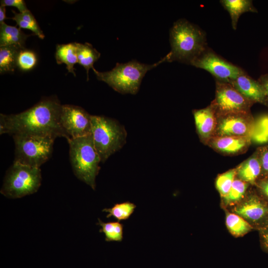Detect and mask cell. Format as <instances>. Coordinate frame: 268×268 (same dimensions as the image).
I'll use <instances>...</instances> for the list:
<instances>
[{
    "label": "cell",
    "instance_id": "1",
    "mask_svg": "<svg viewBox=\"0 0 268 268\" xmlns=\"http://www.w3.org/2000/svg\"><path fill=\"white\" fill-rule=\"evenodd\" d=\"M62 105L57 98L43 100L30 108L16 114L0 115V133L27 134L53 138H70L60 123Z\"/></svg>",
    "mask_w": 268,
    "mask_h": 268
},
{
    "label": "cell",
    "instance_id": "2",
    "mask_svg": "<svg viewBox=\"0 0 268 268\" xmlns=\"http://www.w3.org/2000/svg\"><path fill=\"white\" fill-rule=\"evenodd\" d=\"M171 50L165 57L166 62L177 61L190 64L205 50L204 33L185 19L175 22L170 30Z\"/></svg>",
    "mask_w": 268,
    "mask_h": 268
},
{
    "label": "cell",
    "instance_id": "3",
    "mask_svg": "<svg viewBox=\"0 0 268 268\" xmlns=\"http://www.w3.org/2000/svg\"><path fill=\"white\" fill-rule=\"evenodd\" d=\"M69 157L74 175L93 190L100 170V156L95 147L92 134L71 138L68 141Z\"/></svg>",
    "mask_w": 268,
    "mask_h": 268
},
{
    "label": "cell",
    "instance_id": "4",
    "mask_svg": "<svg viewBox=\"0 0 268 268\" xmlns=\"http://www.w3.org/2000/svg\"><path fill=\"white\" fill-rule=\"evenodd\" d=\"M166 62L165 57L152 65L133 60L124 64L117 63L112 70L100 72L93 70L98 80L105 82L115 91L123 94H136L141 80L149 70Z\"/></svg>",
    "mask_w": 268,
    "mask_h": 268
},
{
    "label": "cell",
    "instance_id": "5",
    "mask_svg": "<svg viewBox=\"0 0 268 268\" xmlns=\"http://www.w3.org/2000/svg\"><path fill=\"white\" fill-rule=\"evenodd\" d=\"M91 134L101 161L104 162L125 144L127 132L114 119L91 115Z\"/></svg>",
    "mask_w": 268,
    "mask_h": 268
},
{
    "label": "cell",
    "instance_id": "6",
    "mask_svg": "<svg viewBox=\"0 0 268 268\" xmlns=\"http://www.w3.org/2000/svg\"><path fill=\"white\" fill-rule=\"evenodd\" d=\"M15 144L13 162L39 167L51 156L55 138L27 134L13 135Z\"/></svg>",
    "mask_w": 268,
    "mask_h": 268
},
{
    "label": "cell",
    "instance_id": "7",
    "mask_svg": "<svg viewBox=\"0 0 268 268\" xmlns=\"http://www.w3.org/2000/svg\"><path fill=\"white\" fill-rule=\"evenodd\" d=\"M41 180L39 167L13 162L6 172L0 193L9 198H20L36 192Z\"/></svg>",
    "mask_w": 268,
    "mask_h": 268
},
{
    "label": "cell",
    "instance_id": "8",
    "mask_svg": "<svg viewBox=\"0 0 268 268\" xmlns=\"http://www.w3.org/2000/svg\"><path fill=\"white\" fill-rule=\"evenodd\" d=\"M230 83L216 80L215 98L212 102L216 115L231 113L250 112L254 104Z\"/></svg>",
    "mask_w": 268,
    "mask_h": 268
},
{
    "label": "cell",
    "instance_id": "9",
    "mask_svg": "<svg viewBox=\"0 0 268 268\" xmlns=\"http://www.w3.org/2000/svg\"><path fill=\"white\" fill-rule=\"evenodd\" d=\"M232 212L244 218L254 229L268 226V202L258 193L252 192L235 205Z\"/></svg>",
    "mask_w": 268,
    "mask_h": 268
},
{
    "label": "cell",
    "instance_id": "10",
    "mask_svg": "<svg viewBox=\"0 0 268 268\" xmlns=\"http://www.w3.org/2000/svg\"><path fill=\"white\" fill-rule=\"evenodd\" d=\"M190 64L208 71L217 80L229 83L245 73L238 67L225 61L215 53L206 50L193 60Z\"/></svg>",
    "mask_w": 268,
    "mask_h": 268
},
{
    "label": "cell",
    "instance_id": "11",
    "mask_svg": "<svg viewBox=\"0 0 268 268\" xmlns=\"http://www.w3.org/2000/svg\"><path fill=\"white\" fill-rule=\"evenodd\" d=\"M60 123L70 139L91 134V115L80 107L63 105Z\"/></svg>",
    "mask_w": 268,
    "mask_h": 268
},
{
    "label": "cell",
    "instance_id": "12",
    "mask_svg": "<svg viewBox=\"0 0 268 268\" xmlns=\"http://www.w3.org/2000/svg\"><path fill=\"white\" fill-rule=\"evenodd\" d=\"M254 120L250 112L231 113L217 115V124L213 136H248Z\"/></svg>",
    "mask_w": 268,
    "mask_h": 268
},
{
    "label": "cell",
    "instance_id": "13",
    "mask_svg": "<svg viewBox=\"0 0 268 268\" xmlns=\"http://www.w3.org/2000/svg\"><path fill=\"white\" fill-rule=\"evenodd\" d=\"M230 84L253 103H260L268 106V100L262 85L245 73L238 76Z\"/></svg>",
    "mask_w": 268,
    "mask_h": 268
},
{
    "label": "cell",
    "instance_id": "14",
    "mask_svg": "<svg viewBox=\"0 0 268 268\" xmlns=\"http://www.w3.org/2000/svg\"><path fill=\"white\" fill-rule=\"evenodd\" d=\"M251 142L248 136H213L206 143L220 153L234 155L246 151Z\"/></svg>",
    "mask_w": 268,
    "mask_h": 268
},
{
    "label": "cell",
    "instance_id": "15",
    "mask_svg": "<svg viewBox=\"0 0 268 268\" xmlns=\"http://www.w3.org/2000/svg\"><path fill=\"white\" fill-rule=\"evenodd\" d=\"M198 134L201 141L207 143L214 135L217 124V115L211 104L206 108L193 112Z\"/></svg>",
    "mask_w": 268,
    "mask_h": 268
},
{
    "label": "cell",
    "instance_id": "16",
    "mask_svg": "<svg viewBox=\"0 0 268 268\" xmlns=\"http://www.w3.org/2000/svg\"><path fill=\"white\" fill-rule=\"evenodd\" d=\"M236 168V177L250 185H255L261 179V166L256 152Z\"/></svg>",
    "mask_w": 268,
    "mask_h": 268
},
{
    "label": "cell",
    "instance_id": "17",
    "mask_svg": "<svg viewBox=\"0 0 268 268\" xmlns=\"http://www.w3.org/2000/svg\"><path fill=\"white\" fill-rule=\"evenodd\" d=\"M29 36L25 34L20 28L7 25L3 22L0 26V47L16 46L25 48V41Z\"/></svg>",
    "mask_w": 268,
    "mask_h": 268
},
{
    "label": "cell",
    "instance_id": "18",
    "mask_svg": "<svg viewBox=\"0 0 268 268\" xmlns=\"http://www.w3.org/2000/svg\"><path fill=\"white\" fill-rule=\"evenodd\" d=\"M55 58L57 64H65L68 72L75 76L74 66L78 63L76 42L57 45Z\"/></svg>",
    "mask_w": 268,
    "mask_h": 268
},
{
    "label": "cell",
    "instance_id": "19",
    "mask_svg": "<svg viewBox=\"0 0 268 268\" xmlns=\"http://www.w3.org/2000/svg\"><path fill=\"white\" fill-rule=\"evenodd\" d=\"M220 2L229 13L232 26L234 30L236 29L238 19L241 14L246 12H258L252 0H222Z\"/></svg>",
    "mask_w": 268,
    "mask_h": 268
},
{
    "label": "cell",
    "instance_id": "20",
    "mask_svg": "<svg viewBox=\"0 0 268 268\" xmlns=\"http://www.w3.org/2000/svg\"><path fill=\"white\" fill-rule=\"evenodd\" d=\"M76 43L78 63L82 66L86 71L87 78L90 68L93 69L94 64L99 59L100 53L88 43Z\"/></svg>",
    "mask_w": 268,
    "mask_h": 268
},
{
    "label": "cell",
    "instance_id": "21",
    "mask_svg": "<svg viewBox=\"0 0 268 268\" xmlns=\"http://www.w3.org/2000/svg\"><path fill=\"white\" fill-rule=\"evenodd\" d=\"M22 48L16 46L0 47V73L13 72L17 67L18 54Z\"/></svg>",
    "mask_w": 268,
    "mask_h": 268
},
{
    "label": "cell",
    "instance_id": "22",
    "mask_svg": "<svg viewBox=\"0 0 268 268\" xmlns=\"http://www.w3.org/2000/svg\"><path fill=\"white\" fill-rule=\"evenodd\" d=\"M225 224L229 232L236 237L243 236L254 229L242 217L227 211L225 212Z\"/></svg>",
    "mask_w": 268,
    "mask_h": 268
},
{
    "label": "cell",
    "instance_id": "23",
    "mask_svg": "<svg viewBox=\"0 0 268 268\" xmlns=\"http://www.w3.org/2000/svg\"><path fill=\"white\" fill-rule=\"evenodd\" d=\"M12 11L14 14L12 19L16 22L19 28L31 30L39 38L42 39L44 38L45 35L42 30L29 10L19 13H17L13 10Z\"/></svg>",
    "mask_w": 268,
    "mask_h": 268
},
{
    "label": "cell",
    "instance_id": "24",
    "mask_svg": "<svg viewBox=\"0 0 268 268\" xmlns=\"http://www.w3.org/2000/svg\"><path fill=\"white\" fill-rule=\"evenodd\" d=\"M250 137L258 144L268 142V115H263L254 120Z\"/></svg>",
    "mask_w": 268,
    "mask_h": 268
},
{
    "label": "cell",
    "instance_id": "25",
    "mask_svg": "<svg viewBox=\"0 0 268 268\" xmlns=\"http://www.w3.org/2000/svg\"><path fill=\"white\" fill-rule=\"evenodd\" d=\"M249 184L235 178L227 195L223 201L226 205H236L246 196Z\"/></svg>",
    "mask_w": 268,
    "mask_h": 268
},
{
    "label": "cell",
    "instance_id": "26",
    "mask_svg": "<svg viewBox=\"0 0 268 268\" xmlns=\"http://www.w3.org/2000/svg\"><path fill=\"white\" fill-rule=\"evenodd\" d=\"M98 220L97 224L101 227L100 232L105 235L106 241H122L124 228V225L122 223L119 221L104 222L99 218Z\"/></svg>",
    "mask_w": 268,
    "mask_h": 268
},
{
    "label": "cell",
    "instance_id": "27",
    "mask_svg": "<svg viewBox=\"0 0 268 268\" xmlns=\"http://www.w3.org/2000/svg\"><path fill=\"white\" fill-rule=\"evenodd\" d=\"M136 207V205L134 203L125 201L116 203L112 207L104 208L102 211L108 213L106 216L107 218L113 217L120 221L129 219Z\"/></svg>",
    "mask_w": 268,
    "mask_h": 268
},
{
    "label": "cell",
    "instance_id": "28",
    "mask_svg": "<svg viewBox=\"0 0 268 268\" xmlns=\"http://www.w3.org/2000/svg\"><path fill=\"white\" fill-rule=\"evenodd\" d=\"M236 176V168H234L217 176L215 181V186L222 199L229 193Z\"/></svg>",
    "mask_w": 268,
    "mask_h": 268
},
{
    "label": "cell",
    "instance_id": "29",
    "mask_svg": "<svg viewBox=\"0 0 268 268\" xmlns=\"http://www.w3.org/2000/svg\"><path fill=\"white\" fill-rule=\"evenodd\" d=\"M37 62L36 55L33 51L26 48L20 51L17 60V67L22 71L33 69Z\"/></svg>",
    "mask_w": 268,
    "mask_h": 268
},
{
    "label": "cell",
    "instance_id": "30",
    "mask_svg": "<svg viewBox=\"0 0 268 268\" xmlns=\"http://www.w3.org/2000/svg\"><path fill=\"white\" fill-rule=\"evenodd\" d=\"M256 153L261 166V179L268 178V146L258 148Z\"/></svg>",
    "mask_w": 268,
    "mask_h": 268
},
{
    "label": "cell",
    "instance_id": "31",
    "mask_svg": "<svg viewBox=\"0 0 268 268\" xmlns=\"http://www.w3.org/2000/svg\"><path fill=\"white\" fill-rule=\"evenodd\" d=\"M255 186L258 194L268 202V178L259 180Z\"/></svg>",
    "mask_w": 268,
    "mask_h": 268
},
{
    "label": "cell",
    "instance_id": "32",
    "mask_svg": "<svg viewBox=\"0 0 268 268\" xmlns=\"http://www.w3.org/2000/svg\"><path fill=\"white\" fill-rule=\"evenodd\" d=\"M0 5L4 6H13L17 8L20 12L28 10L26 3L23 0H1Z\"/></svg>",
    "mask_w": 268,
    "mask_h": 268
},
{
    "label": "cell",
    "instance_id": "33",
    "mask_svg": "<svg viewBox=\"0 0 268 268\" xmlns=\"http://www.w3.org/2000/svg\"><path fill=\"white\" fill-rule=\"evenodd\" d=\"M261 247L268 254V226L258 230Z\"/></svg>",
    "mask_w": 268,
    "mask_h": 268
},
{
    "label": "cell",
    "instance_id": "34",
    "mask_svg": "<svg viewBox=\"0 0 268 268\" xmlns=\"http://www.w3.org/2000/svg\"><path fill=\"white\" fill-rule=\"evenodd\" d=\"M258 81L263 86L268 100V73L262 75Z\"/></svg>",
    "mask_w": 268,
    "mask_h": 268
},
{
    "label": "cell",
    "instance_id": "35",
    "mask_svg": "<svg viewBox=\"0 0 268 268\" xmlns=\"http://www.w3.org/2000/svg\"><path fill=\"white\" fill-rule=\"evenodd\" d=\"M5 7L4 6H0V23L4 22V19L6 18L5 16Z\"/></svg>",
    "mask_w": 268,
    "mask_h": 268
}]
</instances>
